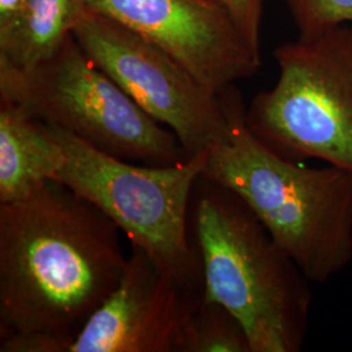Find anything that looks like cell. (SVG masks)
Returning <instances> with one entry per match:
<instances>
[{
	"instance_id": "3957f363",
	"label": "cell",
	"mask_w": 352,
	"mask_h": 352,
	"mask_svg": "<svg viewBox=\"0 0 352 352\" xmlns=\"http://www.w3.org/2000/svg\"><path fill=\"white\" fill-rule=\"evenodd\" d=\"M189 226L201 257L205 299L221 302L239 320L252 352L302 351L312 280L250 206L201 174L192 193Z\"/></svg>"
},
{
	"instance_id": "277c9868",
	"label": "cell",
	"mask_w": 352,
	"mask_h": 352,
	"mask_svg": "<svg viewBox=\"0 0 352 352\" xmlns=\"http://www.w3.org/2000/svg\"><path fill=\"white\" fill-rule=\"evenodd\" d=\"M0 101L122 161L170 166L190 158L175 133L93 63L72 33L30 69L0 60Z\"/></svg>"
},
{
	"instance_id": "8992f818",
	"label": "cell",
	"mask_w": 352,
	"mask_h": 352,
	"mask_svg": "<svg viewBox=\"0 0 352 352\" xmlns=\"http://www.w3.org/2000/svg\"><path fill=\"white\" fill-rule=\"evenodd\" d=\"M276 85L245 109L252 135L278 155L352 175V25L299 34L274 50Z\"/></svg>"
},
{
	"instance_id": "5b68a950",
	"label": "cell",
	"mask_w": 352,
	"mask_h": 352,
	"mask_svg": "<svg viewBox=\"0 0 352 352\" xmlns=\"http://www.w3.org/2000/svg\"><path fill=\"white\" fill-rule=\"evenodd\" d=\"M47 126V124H46ZM64 151L55 177L93 202L166 273L204 291L201 257L190 236L189 212L195 184L208 151L170 166L132 164L47 126Z\"/></svg>"
},
{
	"instance_id": "ba28073f",
	"label": "cell",
	"mask_w": 352,
	"mask_h": 352,
	"mask_svg": "<svg viewBox=\"0 0 352 352\" xmlns=\"http://www.w3.org/2000/svg\"><path fill=\"white\" fill-rule=\"evenodd\" d=\"M171 55L205 88L221 94L256 75L253 50L226 8L208 0H76Z\"/></svg>"
},
{
	"instance_id": "52a82bcc",
	"label": "cell",
	"mask_w": 352,
	"mask_h": 352,
	"mask_svg": "<svg viewBox=\"0 0 352 352\" xmlns=\"http://www.w3.org/2000/svg\"><path fill=\"white\" fill-rule=\"evenodd\" d=\"M71 33L93 63L175 133L189 157L223 139L228 122L221 96L161 47L78 4Z\"/></svg>"
},
{
	"instance_id": "7c38bea8",
	"label": "cell",
	"mask_w": 352,
	"mask_h": 352,
	"mask_svg": "<svg viewBox=\"0 0 352 352\" xmlns=\"http://www.w3.org/2000/svg\"><path fill=\"white\" fill-rule=\"evenodd\" d=\"M183 352H252V346L239 320L204 296L189 321Z\"/></svg>"
},
{
	"instance_id": "8fae6325",
	"label": "cell",
	"mask_w": 352,
	"mask_h": 352,
	"mask_svg": "<svg viewBox=\"0 0 352 352\" xmlns=\"http://www.w3.org/2000/svg\"><path fill=\"white\" fill-rule=\"evenodd\" d=\"M76 0H24L10 25L0 29V60L30 69L56 51L72 32Z\"/></svg>"
},
{
	"instance_id": "9c48e42d",
	"label": "cell",
	"mask_w": 352,
	"mask_h": 352,
	"mask_svg": "<svg viewBox=\"0 0 352 352\" xmlns=\"http://www.w3.org/2000/svg\"><path fill=\"white\" fill-rule=\"evenodd\" d=\"M204 296L131 244L119 286L63 352H183L189 321Z\"/></svg>"
},
{
	"instance_id": "6da1fadb",
	"label": "cell",
	"mask_w": 352,
	"mask_h": 352,
	"mask_svg": "<svg viewBox=\"0 0 352 352\" xmlns=\"http://www.w3.org/2000/svg\"><path fill=\"white\" fill-rule=\"evenodd\" d=\"M120 232L56 180L0 204V352H63L124 276Z\"/></svg>"
},
{
	"instance_id": "9a60e30c",
	"label": "cell",
	"mask_w": 352,
	"mask_h": 352,
	"mask_svg": "<svg viewBox=\"0 0 352 352\" xmlns=\"http://www.w3.org/2000/svg\"><path fill=\"white\" fill-rule=\"evenodd\" d=\"M23 4L24 0H0V29L12 23Z\"/></svg>"
},
{
	"instance_id": "2e32d148",
	"label": "cell",
	"mask_w": 352,
	"mask_h": 352,
	"mask_svg": "<svg viewBox=\"0 0 352 352\" xmlns=\"http://www.w3.org/2000/svg\"><path fill=\"white\" fill-rule=\"evenodd\" d=\"M208 1H214V3H219V4H222V3H221V0H208Z\"/></svg>"
},
{
	"instance_id": "5bb4252c",
	"label": "cell",
	"mask_w": 352,
	"mask_h": 352,
	"mask_svg": "<svg viewBox=\"0 0 352 352\" xmlns=\"http://www.w3.org/2000/svg\"><path fill=\"white\" fill-rule=\"evenodd\" d=\"M221 3L234 20L235 25L238 26L240 33L251 45L252 49L260 52V30L264 0H221Z\"/></svg>"
},
{
	"instance_id": "30bf717a",
	"label": "cell",
	"mask_w": 352,
	"mask_h": 352,
	"mask_svg": "<svg viewBox=\"0 0 352 352\" xmlns=\"http://www.w3.org/2000/svg\"><path fill=\"white\" fill-rule=\"evenodd\" d=\"M65 157L47 126L0 101V204L25 199L55 180Z\"/></svg>"
},
{
	"instance_id": "4fadbf2b",
	"label": "cell",
	"mask_w": 352,
	"mask_h": 352,
	"mask_svg": "<svg viewBox=\"0 0 352 352\" xmlns=\"http://www.w3.org/2000/svg\"><path fill=\"white\" fill-rule=\"evenodd\" d=\"M299 34H315L333 26L352 25V0H285Z\"/></svg>"
},
{
	"instance_id": "7a4b0ae2",
	"label": "cell",
	"mask_w": 352,
	"mask_h": 352,
	"mask_svg": "<svg viewBox=\"0 0 352 352\" xmlns=\"http://www.w3.org/2000/svg\"><path fill=\"white\" fill-rule=\"evenodd\" d=\"M219 96L228 126L202 175L238 195L312 283L337 277L352 263L351 174L278 155L248 129L235 85Z\"/></svg>"
}]
</instances>
